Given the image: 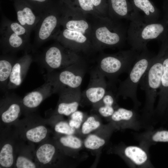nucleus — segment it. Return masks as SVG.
<instances>
[{"instance_id": "obj_1", "label": "nucleus", "mask_w": 168, "mask_h": 168, "mask_svg": "<svg viewBox=\"0 0 168 168\" xmlns=\"http://www.w3.org/2000/svg\"><path fill=\"white\" fill-rule=\"evenodd\" d=\"M167 24L165 21L146 23L142 18L131 21L127 30V39L131 49L140 52L147 49V44L151 40H165Z\"/></svg>"}, {"instance_id": "obj_2", "label": "nucleus", "mask_w": 168, "mask_h": 168, "mask_svg": "<svg viewBox=\"0 0 168 168\" xmlns=\"http://www.w3.org/2000/svg\"><path fill=\"white\" fill-rule=\"evenodd\" d=\"M168 44L163 43L158 54L154 56L147 70L143 76L139 84L145 93V110L152 111L159 89L163 72V60Z\"/></svg>"}, {"instance_id": "obj_3", "label": "nucleus", "mask_w": 168, "mask_h": 168, "mask_svg": "<svg viewBox=\"0 0 168 168\" xmlns=\"http://www.w3.org/2000/svg\"><path fill=\"white\" fill-rule=\"evenodd\" d=\"M147 49L140 52L128 72L127 78L121 82L117 90V95L124 98H129L137 106L138 85L154 57Z\"/></svg>"}, {"instance_id": "obj_4", "label": "nucleus", "mask_w": 168, "mask_h": 168, "mask_svg": "<svg viewBox=\"0 0 168 168\" xmlns=\"http://www.w3.org/2000/svg\"><path fill=\"white\" fill-rule=\"evenodd\" d=\"M140 53L131 49L105 54L98 59L96 67L111 82H113L120 74L128 72Z\"/></svg>"}, {"instance_id": "obj_5", "label": "nucleus", "mask_w": 168, "mask_h": 168, "mask_svg": "<svg viewBox=\"0 0 168 168\" xmlns=\"http://www.w3.org/2000/svg\"><path fill=\"white\" fill-rule=\"evenodd\" d=\"M93 33L95 41L93 45L98 50L121 46L127 38V31L124 27L117 21L106 17L103 18L102 25L96 27Z\"/></svg>"}, {"instance_id": "obj_6", "label": "nucleus", "mask_w": 168, "mask_h": 168, "mask_svg": "<svg viewBox=\"0 0 168 168\" xmlns=\"http://www.w3.org/2000/svg\"><path fill=\"white\" fill-rule=\"evenodd\" d=\"M88 69L86 62L82 58L78 61L56 72H48L46 80L53 85L55 93L65 88H76L81 87Z\"/></svg>"}, {"instance_id": "obj_7", "label": "nucleus", "mask_w": 168, "mask_h": 168, "mask_svg": "<svg viewBox=\"0 0 168 168\" xmlns=\"http://www.w3.org/2000/svg\"><path fill=\"white\" fill-rule=\"evenodd\" d=\"M30 32L18 22L5 19L0 29L1 44L4 54L24 49L29 42Z\"/></svg>"}, {"instance_id": "obj_8", "label": "nucleus", "mask_w": 168, "mask_h": 168, "mask_svg": "<svg viewBox=\"0 0 168 168\" xmlns=\"http://www.w3.org/2000/svg\"><path fill=\"white\" fill-rule=\"evenodd\" d=\"M81 58L77 53L59 44H54L48 48L42 58L43 65L48 72L64 68Z\"/></svg>"}, {"instance_id": "obj_9", "label": "nucleus", "mask_w": 168, "mask_h": 168, "mask_svg": "<svg viewBox=\"0 0 168 168\" xmlns=\"http://www.w3.org/2000/svg\"><path fill=\"white\" fill-rule=\"evenodd\" d=\"M63 46L77 53H86L95 49L86 36L77 31L58 27L53 38Z\"/></svg>"}, {"instance_id": "obj_10", "label": "nucleus", "mask_w": 168, "mask_h": 168, "mask_svg": "<svg viewBox=\"0 0 168 168\" xmlns=\"http://www.w3.org/2000/svg\"><path fill=\"white\" fill-rule=\"evenodd\" d=\"M57 12L49 11L43 13L35 28V42L41 45L53 38L59 24L61 15Z\"/></svg>"}, {"instance_id": "obj_11", "label": "nucleus", "mask_w": 168, "mask_h": 168, "mask_svg": "<svg viewBox=\"0 0 168 168\" xmlns=\"http://www.w3.org/2000/svg\"><path fill=\"white\" fill-rule=\"evenodd\" d=\"M105 77L96 67L91 70L88 85L82 93V98H84L93 105L100 101L107 91Z\"/></svg>"}, {"instance_id": "obj_12", "label": "nucleus", "mask_w": 168, "mask_h": 168, "mask_svg": "<svg viewBox=\"0 0 168 168\" xmlns=\"http://www.w3.org/2000/svg\"><path fill=\"white\" fill-rule=\"evenodd\" d=\"M58 102L56 110L58 114L70 116L77 110L82 99L80 87L65 88L59 90Z\"/></svg>"}, {"instance_id": "obj_13", "label": "nucleus", "mask_w": 168, "mask_h": 168, "mask_svg": "<svg viewBox=\"0 0 168 168\" xmlns=\"http://www.w3.org/2000/svg\"><path fill=\"white\" fill-rule=\"evenodd\" d=\"M107 13L110 18L116 21L125 19L131 21L142 18L130 0H108Z\"/></svg>"}, {"instance_id": "obj_14", "label": "nucleus", "mask_w": 168, "mask_h": 168, "mask_svg": "<svg viewBox=\"0 0 168 168\" xmlns=\"http://www.w3.org/2000/svg\"><path fill=\"white\" fill-rule=\"evenodd\" d=\"M54 87L48 80L42 86L27 94L21 99L23 110L35 109L46 98L54 94Z\"/></svg>"}, {"instance_id": "obj_15", "label": "nucleus", "mask_w": 168, "mask_h": 168, "mask_svg": "<svg viewBox=\"0 0 168 168\" xmlns=\"http://www.w3.org/2000/svg\"><path fill=\"white\" fill-rule=\"evenodd\" d=\"M22 110L21 100L13 95L7 94L1 101L2 121L7 124L14 122L18 118Z\"/></svg>"}, {"instance_id": "obj_16", "label": "nucleus", "mask_w": 168, "mask_h": 168, "mask_svg": "<svg viewBox=\"0 0 168 168\" xmlns=\"http://www.w3.org/2000/svg\"><path fill=\"white\" fill-rule=\"evenodd\" d=\"M32 61L31 56L26 53L16 59L12 67L7 85V90L15 89L22 83Z\"/></svg>"}, {"instance_id": "obj_17", "label": "nucleus", "mask_w": 168, "mask_h": 168, "mask_svg": "<svg viewBox=\"0 0 168 168\" xmlns=\"http://www.w3.org/2000/svg\"><path fill=\"white\" fill-rule=\"evenodd\" d=\"M59 27L82 33L87 36L91 29L89 23L83 19L76 18L68 10L61 13Z\"/></svg>"}, {"instance_id": "obj_18", "label": "nucleus", "mask_w": 168, "mask_h": 168, "mask_svg": "<svg viewBox=\"0 0 168 168\" xmlns=\"http://www.w3.org/2000/svg\"><path fill=\"white\" fill-rule=\"evenodd\" d=\"M130 0L133 7L140 15V12H142V17L144 22L146 23H152L158 21L159 11L151 1Z\"/></svg>"}, {"instance_id": "obj_19", "label": "nucleus", "mask_w": 168, "mask_h": 168, "mask_svg": "<svg viewBox=\"0 0 168 168\" xmlns=\"http://www.w3.org/2000/svg\"><path fill=\"white\" fill-rule=\"evenodd\" d=\"M18 22L30 32L35 29L42 14L35 13L29 6L18 7L16 11Z\"/></svg>"}, {"instance_id": "obj_20", "label": "nucleus", "mask_w": 168, "mask_h": 168, "mask_svg": "<svg viewBox=\"0 0 168 168\" xmlns=\"http://www.w3.org/2000/svg\"><path fill=\"white\" fill-rule=\"evenodd\" d=\"M158 94L159 101L157 109L162 110L166 107L168 101V48L163 56V72Z\"/></svg>"}, {"instance_id": "obj_21", "label": "nucleus", "mask_w": 168, "mask_h": 168, "mask_svg": "<svg viewBox=\"0 0 168 168\" xmlns=\"http://www.w3.org/2000/svg\"><path fill=\"white\" fill-rule=\"evenodd\" d=\"M16 59L8 55H2L0 59V89L4 91L7 90L9 78Z\"/></svg>"}, {"instance_id": "obj_22", "label": "nucleus", "mask_w": 168, "mask_h": 168, "mask_svg": "<svg viewBox=\"0 0 168 168\" xmlns=\"http://www.w3.org/2000/svg\"><path fill=\"white\" fill-rule=\"evenodd\" d=\"M115 103V98L112 92L107 91L102 99L93 105L101 116L108 117L111 116L115 110L114 107Z\"/></svg>"}, {"instance_id": "obj_23", "label": "nucleus", "mask_w": 168, "mask_h": 168, "mask_svg": "<svg viewBox=\"0 0 168 168\" xmlns=\"http://www.w3.org/2000/svg\"><path fill=\"white\" fill-rule=\"evenodd\" d=\"M57 153L56 147L52 143L46 142L40 145L35 153L36 159L41 164L46 165L51 163Z\"/></svg>"}, {"instance_id": "obj_24", "label": "nucleus", "mask_w": 168, "mask_h": 168, "mask_svg": "<svg viewBox=\"0 0 168 168\" xmlns=\"http://www.w3.org/2000/svg\"><path fill=\"white\" fill-rule=\"evenodd\" d=\"M48 133V130L45 126L42 124H38L26 129L25 132L24 136L28 141L36 143L44 139Z\"/></svg>"}, {"instance_id": "obj_25", "label": "nucleus", "mask_w": 168, "mask_h": 168, "mask_svg": "<svg viewBox=\"0 0 168 168\" xmlns=\"http://www.w3.org/2000/svg\"><path fill=\"white\" fill-rule=\"evenodd\" d=\"M125 156L134 164L141 165L147 161V156L145 151L140 147L136 146H129L124 149Z\"/></svg>"}, {"instance_id": "obj_26", "label": "nucleus", "mask_w": 168, "mask_h": 168, "mask_svg": "<svg viewBox=\"0 0 168 168\" xmlns=\"http://www.w3.org/2000/svg\"><path fill=\"white\" fill-rule=\"evenodd\" d=\"M67 3L79 12L93 13L96 16L101 14L96 9L91 0H67Z\"/></svg>"}, {"instance_id": "obj_27", "label": "nucleus", "mask_w": 168, "mask_h": 168, "mask_svg": "<svg viewBox=\"0 0 168 168\" xmlns=\"http://www.w3.org/2000/svg\"><path fill=\"white\" fill-rule=\"evenodd\" d=\"M13 147L9 142L4 144L0 151V165L4 168H9L14 161Z\"/></svg>"}, {"instance_id": "obj_28", "label": "nucleus", "mask_w": 168, "mask_h": 168, "mask_svg": "<svg viewBox=\"0 0 168 168\" xmlns=\"http://www.w3.org/2000/svg\"><path fill=\"white\" fill-rule=\"evenodd\" d=\"M106 140L102 134L91 133L87 135L83 142V146L86 149L96 150L100 148L105 144Z\"/></svg>"}, {"instance_id": "obj_29", "label": "nucleus", "mask_w": 168, "mask_h": 168, "mask_svg": "<svg viewBox=\"0 0 168 168\" xmlns=\"http://www.w3.org/2000/svg\"><path fill=\"white\" fill-rule=\"evenodd\" d=\"M59 144L64 148L72 151H77L83 145V142L74 134L64 135L59 138Z\"/></svg>"}, {"instance_id": "obj_30", "label": "nucleus", "mask_w": 168, "mask_h": 168, "mask_svg": "<svg viewBox=\"0 0 168 168\" xmlns=\"http://www.w3.org/2000/svg\"><path fill=\"white\" fill-rule=\"evenodd\" d=\"M100 122L94 115L88 117L81 126V132L83 135H88L98 129L101 126Z\"/></svg>"}, {"instance_id": "obj_31", "label": "nucleus", "mask_w": 168, "mask_h": 168, "mask_svg": "<svg viewBox=\"0 0 168 168\" xmlns=\"http://www.w3.org/2000/svg\"><path fill=\"white\" fill-rule=\"evenodd\" d=\"M134 114V112L132 110L119 108L115 110L110 117L113 122L118 123L130 120Z\"/></svg>"}, {"instance_id": "obj_32", "label": "nucleus", "mask_w": 168, "mask_h": 168, "mask_svg": "<svg viewBox=\"0 0 168 168\" xmlns=\"http://www.w3.org/2000/svg\"><path fill=\"white\" fill-rule=\"evenodd\" d=\"M54 129L56 132L64 135L74 134L76 130L71 126L68 122L64 121L57 122L54 126Z\"/></svg>"}, {"instance_id": "obj_33", "label": "nucleus", "mask_w": 168, "mask_h": 168, "mask_svg": "<svg viewBox=\"0 0 168 168\" xmlns=\"http://www.w3.org/2000/svg\"><path fill=\"white\" fill-rule=\"evenodd\" d=\"M68 123L71 126L76 129L79 128L83 122L84 114L82 111L77 110L70 115Z\"/></svg>"}, {"instance_id": "obj_34", "label": "nucleus", "mask_w": 168, "mask_h": 168, "mask_svg": "<svg viewBox=\"0 0 168 168\" xmlns=\"http://www.w3.org/2000/svg\"><path fill=\"white\" fill-rule=\"evenodd\" d=\"M16 166L17 168H35V164L30 159L24 156H19L16 158Z\"/></svg>"}, {"instance_id": "obj_35", "label": "nucleus", "mask_w": 168, "mask_h": 168, "mask_svg": "<svg viewBox=\"0 0 168 168\" xmlns=\"http://www.w3.org/2000/svg\"><path fill=\"white\" fill-rule=\"evenodd\" d=\"M97 10L100 13H107L108 0H91Z\"/></svg>"}, {"instance_id": "obj_36", "label": "nucleus", "mask_w": 168, "mask_h": 168, "mask_svg": "<svg viewBox=\"0 0 168 168\" xmlns=\"http://www.w3.org/2000/svg\"><path fill=\"white\" fill-rule=\"evenodd\" d=\"M152 139L156 142H168V131H157L152 135Z\"/></svg>"}, {"instance_id": "obj_37", "label": "nucleus", "mask_w": 168, "mask_h": 168, "mask_svg": "<svg viewBox=\"0 0 168 168\" xmlns=\"http://www.w3.org/2000/svg\"><path fill=\"white\" fill-rule=\"evenodd\" d=\"M164 9L166 12L165 14V21L168 23V0L166 2L164 6Z\"/></svg>"}, {"instance_id": "obj_38", "label": "nucleus", "mask_w": 168, "mask_h": 168, "mask_svg": "<svg viewBox=\"0 0 168 168\" xmlns=\"http://www.w3.org/2000/svg\"><path fill=\"white\" fill-rule=\"evenodd\" d=\"M31 1L37 2H43L45 1L46 0H30Z\"/></svg>"}]
</instances>
